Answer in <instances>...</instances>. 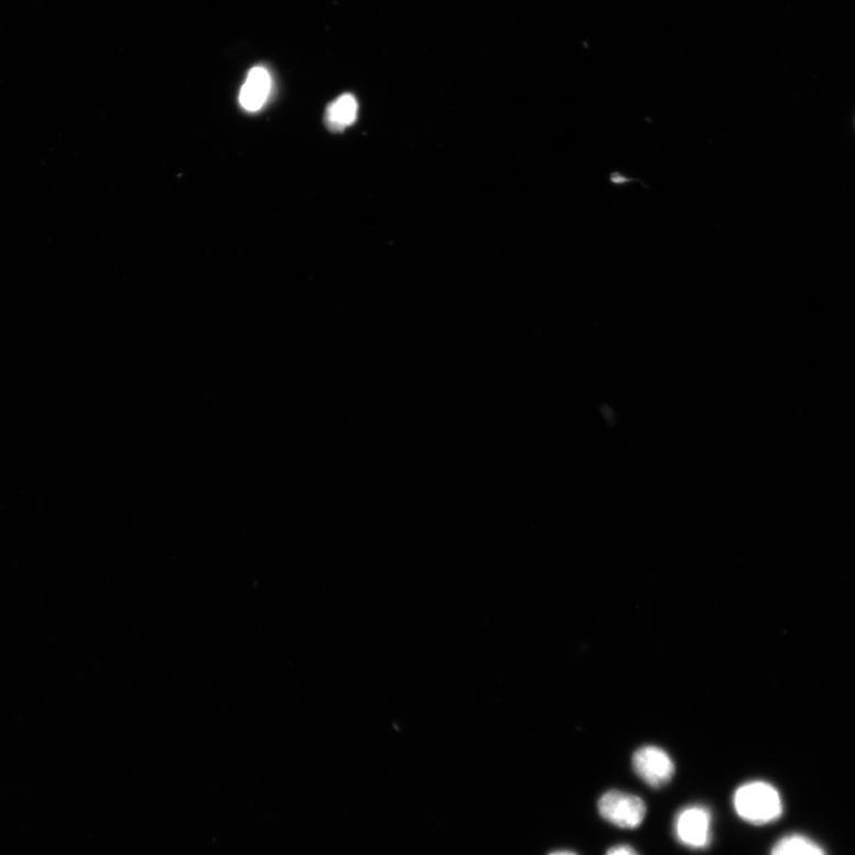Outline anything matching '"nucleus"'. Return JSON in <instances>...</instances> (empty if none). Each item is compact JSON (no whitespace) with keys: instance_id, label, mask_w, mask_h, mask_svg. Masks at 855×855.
<instances>
[{"instance_id":"nucleus-1","label":"nucleus","mask_w":855,"mask_h":855,"mask_svg":"<svg viewBox=\"0 0 855 855\" xmlns=\"http://www.w3.org/2000/svg\"><path fill=\"white\" fill-rule=\"evenodd\" d=\"M735 809L744 821L762 826L782 816L783 803L780 792L767 782H750L735 793Z\"/></svg>"},{"instance_id":"nucleus-2","label":"nucleus","mask_w":855,"mask_h":855,"mask_svg":"<svg viewBox=\"0 0 855 855\" xmlns=\"http://www.w3.org/2000/svg\"><path fill=\"white\" fill-rule=\"evenodd\" d=\"M599 813L607 822L625 830L640 826L647 815V805L638 797L617 790H610L600 798Z\"/></svg>"},{"instance_id":"nucleus-3","label":"nucleus","mask_w":855,"mask_h":855,"mask_svg":"<svg viewBox=\"0 0 855 855\" xmlns=\"http://www.w3.org/2000/svg\"><path fill=\"white\" fill-rule=\"evenodd\" d=\"M712 814L704 805L683 808L674 824L675 836L685 847L704 849L711 845Z\"/></svg>"},{"instance_id":"nucleus-4","label":"nucleus","mask_w":855,"mask_h":855,"mask_svg":"<svg viewBox=\"0 0 855 855\" xmlns=\"http://www.w3.org/2000/svg\"><path fill=\"white\" fill-rule=\"evenodd\" d=\"M632 765L641 780L656 789L668 784L675 773L673 759L658 746L639 748L634 755Z\"/></svg>"},{"instance_id":"nucleus-5","label":"nucleus","mask_w":855,"mask_h":855,"mask_svg":"<svg viewBox=\"0 0 855 855\" xmlns=\"http://www.w3.org/2000/svg\"><path fill=\"white\" fill-rule=\"evenodd\" d=\"M271 88L269 72L263 67L253 68L240 90V104L243 109L256 112L266 104Z\"/></svg>"},{"instance_id":"nucleus-6","label":"nucleus","mask_w":855,"mask_h":855,"mask_svg":"<svg viewBox=\"0 0 855 855\" xmlns=\"http://www.w3.org/2000/svg\"><path fill=\"white\" fill-rule=\"evenodd\" d=\"M358 110L355 96L344 95L328 106L326 123L332 131H343L355 123Z\"/></svg>"},{"instance_id":"nucleus-7","label":"nucleus","mask_w":855,"mask_h":855,"mask_svg":"<svg viewBox=\"0 0 855 855\" xmlns=\"http://www.w3.org/2000/svg\"><path fill=\"white\" fill-rule=\"evenodd\" d=\"M771 855H826L811 838L788 835L773 847Z\"/></svg>"},{"instance_id":"nucleus-8","label":"nucleus","mask_w":855,"mask_h":855,"mask_svg":"<svg viewBox=\"0 0 855 855\" xmlns=\"http://www.w3.org/2000/svg\"><path fill=\"white\" fill-rule=\"evenodd\" d=\"M606 855H639V854L628 845H619V846L609 848Z\"/></svg>"},{"instance_id":"nucleus-9","label":"nucleus","mask_w":855,"mask_h":855,"mask_svg":"<svg viewBox=\"0 0 855 855\" xmlns=\"http://www.w3.org/2000/svg\"><path fill=\"white\" fill-rule=\"evenodd\" d=\"M549 855H577V854L574 853V852H571V851H558V852H553V853H551Z\"/></svg>"}]
</instances>
